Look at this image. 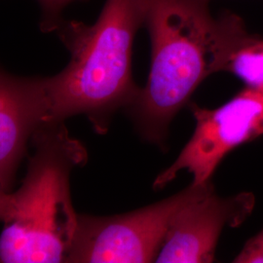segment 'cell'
I'll use <instances>...</instances> for the list:
<instances>
[{
  "label": "cell",
  "mask_w": 263,
  "mask_h": 263,
  "mask_svg": "<svg viewBox=\"0 0 263 263\" xmlns=\"http://www.w3.org/2000/svg\"><path fill=\"white\" fill-rule=\"evenodd\" d=\"M151 39L148 79L127 110L147 141L163 143L170 124L208 76L223 71L247 30L227 12L215 18L209 0H143Z\"/></svg>",
  "instance_id": "1"
},
{
  "label": "cell",
  "mask_w": 263,
  "mask_h": 263,
  "mask_svg": "<svg viewBox=\"0 0 263 263\" xmlns=\"http://www.w3.org/2000/svg\"><path fill=\"white\" fill-rule=\"evenodd\" d=\"M144 26L143 0H106L98 21H63L56 31L70 53L68 65L42 78L48 123L82 114L104 134L113 115L134 102L140 89L133 79L136 34Z\"/></svg>",
  "instance_id": "2"
},
{
  "label": "cell",
  "mask_w": 263,
  "mask_h": 263,
  "mask_svg": "<svg viewBox=\"0 0 263 263\" xmlns=\"http://www.w3.org/2000/svg\"><path fill=\"white\" fill-rule=\"evenodd\" d=\"M34 147L22 186L9 193L0 234V262H67L78 226L70 196L72 170L86 164L84 145L65 123H48Z\"/></svg>",
  "instance_id": "3"
},
{
  "label": "cell",
  "mask_w": 263,
  "mask_h": 263,
  "mask_svg": "<svg viewBox=\"0 0 263 263\" xmlns=\"http://www.w3.org/2000/svg\"><path fill=\"white\" fill-rule=\"evenodd\" d=\"M191 183L178 194L134 212L110 216L79 215L67 262H153L172 217L196 192Z\"/></svg>",
  "instance_id": "4"
},
{
  "label": "cell",
  "mask_w": 263,
  "mask_h": 263,
  "mask_svg": "<svg viewBox=\"0 0 263 263\" xmlns=\"http://www.w3.org/2000/svg\"><path fill=\"white\" fill-rule=\"evenodd\" d=\"M189 107L195 131L176 161L154 180L156 190L168 185L180 171L192 175L193 184L207 183L228 153L263 136V85L246 86L215 109L195 104Z\"/></svg>",
  "instance_id": "5"
},
{
  "label": "cell",
  "mask_w": 263,
  "mask_h": 263,
  "mask_svg": "<svg viewBox=\"0 0 263 263\" xmlns=\"http://www.w3.org/2000/svg\"><path fill=\"white\" fill-rule=\"evenodd\" d=\"M254 204L251 192L220 197L212 180L199 184L172 217L155 262H213L222 230L241 226L252 215Z\"/></svg>",
  "instance_id": "6"
},
{
  "label": "cell",
  "mask_w": 263,
  "mask_h": 263,
  "mask_svg": "<svg viewBox=\"0 0 263 263\" xmlns=\"http://www.w3.org/2000/svg\"><path fill=\"white\" fill-rule=\"evenodd\" d=\"M47 124L42 78H25L0 69V179L9 186L28 142Z\"/></svg>",
  "instance_id": "7"
},
{
  "label": "cell",
  "mask_w": 263,
  "mask_h": 263,
  "mask_svg": "<svg viewBox=\"0 0 263 263\" xmlns=\"http://www.w3.org/2000/svg\"><path fill=\"white\" fill-rule=\"evenodd\" d=\"M223 71L237 76L246 86H262L263 38L247 30L228 57Z\"/></svg>",
  "instance_id": "8"
},
{
  "label": "cell",
  "mask_w": 263,
  "mask_h": 263,
  "mask_svg": "<svg viewBox=\"0 0 263 263\" xmlns=\"http://www.w3.org/2000/svg\"><path fill=\"white\" fill-rule=\"evenodd\" d=\"M41 10L42 17L40 27L44 32L56 31L60 27L62 19L63 10L66 6L76 0H37Z\"/></svg>",
  "instance_id": "9"
},
{
  "label": "cell",
  "mask_w": 263,
  "mask_h": 263,
  "mask_svg": "<svg viewBox=\"0 0 263 263\" xmlns=\"http://www.w3.org/2000/svg\"><path fill=\"white\" fill-rule=\"evenodd\" d=\"M239 263L263 262V230L251 238L233 260Z\"/></svg>",
  "instance_id": "10"
},
{
  "label": "cell",
  "mask_w": 263,
  "mask_h": 263,
  "mask_svg": "<svg viewBox=\"0 0 263 263\" xmlns=\"http://www.w3.org/2000/svg\"><path fill=\"white\" fill-rule=\"evenodd\" d=\"M6 189L7 187L3 184V182L0 179V221H2L3 219L9 198V193L6 191Z\"/></svg>",
  "instance_id": "11"
}]
</instances>
